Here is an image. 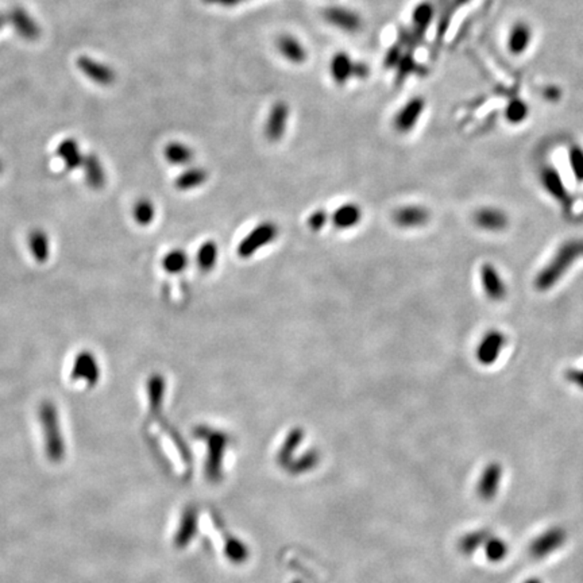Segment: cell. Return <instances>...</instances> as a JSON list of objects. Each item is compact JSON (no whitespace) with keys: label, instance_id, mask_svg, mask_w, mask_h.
<instances>
[{"label":"cell","instance_id":"cell-1","mask_svg":"<svg viewBox=\"0 0 583 583\" xmlns=\"http://www.w3.org/2000/svg\"><path fill=\"white\" fill-rule=\"evenodd\" d=\"M580 254H583V241H570L563 245L554 255L553 261H550V263L536 277L537 289L546 290L553 288L559 278L564 276Z\"/></svg>","mask_w":583,"mask_h":583},{"label":"cell","instance_id":"cell-2","mask_svg":"<svg viewBox=\"0 0 583 583\" xmlns=\"http://www.w3.org/2000/svg\"><path fill=\"white\" fill-rule=\"evenodd\" d=\"M38 417L45 436L46 455L50 461L59 462L65 455V443L56 405L52 401L42 402L38 411Z\"/></svg>","mask_w":583,"mask_h":583},{"label":"cell","instance_id":"cell-3","mask_svg":"<svg viewBox=\"0 0 583 583\" xmlns=\"http://www.w3.org/2000/svg\"><path fill=\"white\" fill-rule=\"evenodd\" d=\"M100 376L102 369L96 355L89 350H82L77 353L71 370L72 381H83L89 388H92L99 384Z\"/></svg>","mask_w":583,"mask_h":583},{"label":"cell","instance_id":"cell-4","mask_svg":"<svg viewBox=\"0 0 583 583\" xmlns=\"http://www.w3.org/2000/svg\"><path fill=\"white\" fill-rule=\"evenodd\" d=\"M278 235L277 225L275 223L265 222L257 225L250 234L239 243L238 254L242 258H249L263 246L272 243Z\"/></svg>","mask_w":583,"mask_h":583},{"label":"cell","instance_id":"cell-5","mask_svg":"<svg viewBox=\"0 0 583 583\" xmlns=\"http://www.w3.org/2000/svg\"><path fill=\"white\" fill-rule=\"evenodd\" d=\"M7 21L11 24L17 34L26 41H35L41 35L39 25L21 6H15L10 10Z\"/></svg>","mask_w":583,"mask_h":583},{"label":"cell","instance_id":"cell-6","mask_svg":"<svg viewBox=\"0 0 583 583\" xmlns=\"http://www.w3.org/2000/svg\"><path fill=\"white\" fill-rule=\"evenodd\" d=\"M77 66L84 75L93 83L111 85L116 80V73L110 65L96 61L91 57L82 56L77 59Z\"/></svg>","mask_w":583,"mask_h":583},{"label":"cell","instance_id":"cell-7","mask_svg":"<svg viewBox=\"0 0 583 583\" xmlns=\"http://www.w3.org/2000/svg\"><path fill=\"white\" fill-rule=\"evenodd\" d=\"M289 116V107L284 102L276 103L269 112L266 126H265V136L272 142H277L284 137L286 123Z\"/></svg>","mask_w":583,"mask_h":583},{"label":"cell","instance_id":"cell-8","mask_svg":"<svg viewBox=\"0 0 583 583\" xmlns=\"http://www.w3.org/2000/svg\"><path fill=\"white\" fill-rule=\"evenodd\" d=\"M505 344V336L503 333L499 331H492L486 333L483 339L481 340L478 350H476V358L482 364H492L499 360L501 351Z\"/></svg>","mask_w":583,"mask_h":583},{"label":"cell","instance_id":"cell-9","mask_svg":"<svg viewBox=\"0 0 583 583\" xmlns=\"http://www.w3.org/2000/svg\"><path fill=\"white\" fill-rule=\"evenodd\" d=\"M324 18L328 24L349 33H355L362 26L360 15L343 7H328L324 11Z\"/></svg>","mask_w":583,"mask_h":583},{"label":"cell","instance_id":"cell-10","mask_svg":"<svg viewBox=\"0 0 583 583\" xmlns=\"http://www.w3.org/2000/svg\"><path fill=\"white\" fill-rule=\"evenodd\" d=\"M481 282L485 293L492 300H501L506 295V286L500 273L492 265H483L481 269Z\"/></svg>","mask_w":583,"mask_h":583},{"label":"cell","instance_id":"cell-11","mask_svg":"<svg viewBox=\"0 0 583 583\" xmlns=\"http://www.w3.org/2000/svg\"><path fill=\"white\" fill-rule=\"evenodd\" d=\"M165 389H167V384H165L164 376H161L158 373H154L149 377L146 390H147L150 414L153 416H160V414H161V409H163V405H164Z\"/></svg>","mask_w":583,"mask_h":583},{"label":"cell","instance_id":"cell-12","mask_svg":"<svg viewBox=\"0 0 583 583\" xmlns=\"http://www.w3.org/2000/svg\"><path fill=\"white\" fill-rule=\"evenodd\" d=\"M424 109L423 99L416 98L412 99L409 103H407L402 110L396 115L394 119V127L400 133H408L412 130V127L416 124L417 119Z\"/></svg>","mask_w":583,"mask_h":583},{"label":"cell","instance_id":"cell-13","mask_svg":"<svg viewBox=\"0 0 583 583\" xmlns=\"http://www.w3.org/2000/svg\"><path fill=\"white\" fill-rule=\"evenodd\" d=\"M393 219L397 225L402 228H416L429 221V212L424 207L411 205L397 210Z\"/></svg>","mask_w":583,"mask_h":583},{"label":"cell","instance_id":"cell-14","mask_svg":"<svg viewBox=\"0 0 583 583\" xmlns=\"http://www.w3.org/2000/svg\"><path fill=\"white\" fill-rule=\"evenodd\" d=\"M84 177L89 188L102 189L106 185V172L100 160L95 154H86L83 161Z\"/></svg>","mask_w":583,"mask_h":583},{"label":"cell","instance_id":"cell-15","mask_svg":"<svg viewBox=\"0 0 583 583\" xmlns=\"http://www.w3.org/2000/svg\"><path fill=\"white\" fill-rule=\"evenodd\" d=\"M57 156L64 163L66 170H75L83 167L84 157L77 140L73 138L64 139L57 147Z\"/></svg>","mask_w":583,"mask_h":583},{"label":"cell","instance_id":"cell-16","mask_svg":"<svg viewBox=\"0 0 583 583\" xmlns=\"http://www.w3.org/2000/svg\"><path fill=\"white\" fill-rule=\"evenodd\" d=\"M475 223L486 231H501L508 225V216L499 208H482L475 214Z\"/></svg>","mask_w":583,"mask_h":583},{"label":"cell","instance_id":"cell-17","mask_svg":"<svg viewBox=\"0 0 583 583\" xmlns=\"http://www.w3.org/2000/svg\"><path fill=\"white\" fill-rule=\"evenodd\" d=\"M28 250L38 263H45L50 255V241L44 230H33L28 234Z\"/></svg>","mask_w":583,"mask_h":583},{"label":"cell","instance_id":"cell-18","mask_svg":"<svg viewBox=\"0 0 583 583\" xmlns=\"http://www.w3.org/2000/svg\"><path fill=\"white\" fill-rule=\"evenodd\" d=\"M278 52L288 61L302 64L306 59V48L292 35H282L277 39Z\"/></svg>","mask_w":583,"mask_h":583},{"label":"cell","instance_id":"cell-19","mask_svg":"<svg viewBox=\"0 0 583 583\" xmlns=\"http://www.w3.org/2000/svg\"><path fill=\"white\" fill-rule=\"evenodd\" d=\"M362 211L357 204H343L339 207L333 215V223L339 230L353 228L361 222Z\"/></svg>","mask_w":583,"mask_h":583},{"label":"cell","instance_id":"cell-20","mask_svg":"<svg viewBox=\"0 0 583 583\" xmlns=\"http://www.w3.org/2000/svg\"><path fill=\"white\" fill-rule=\"evenodd\" d=\"M353 69H354V62L346 53H337L333 57L330 71H331L333 82L337 84L349 82V79L353 77Z\"/></svg>","mask_w":583,"mask_h":583},{"label":"cell","instance_id":"cell-21","mask_svg":"<svg viewBox=\"0 0 583 583\" xmlns=\"http://www.w3.org/2000/svg\"><path fill=\"white\" fill-rule=\"evenodd\" d=\"M208 178V173L201 167H191L183 172L176 180V188L180 191H189L198 188Z\"/></svg>","mask_w":583,"mask_h":583},{"label":"cell","instance_id":"cell-22","mask_svg":"<svg viewBox=\"0 0 583 583\" xmlns=\"http://www.w3.org/2000/svg\"><path fill=\"white\" fill-rule=\"evenodd\" d=\"M165 158L172 165H187L194 158V151L184 143L172 142L165 147Z\"/></svg>","mask_w":583,"mask_h":583},{"label":"cell","instance_id":"cell-23","mask_svg":"<svg viewBox=\"0 0 583 583\" xmlns=\"http://www.w3.org/2000/svg\"><path fill=\"white\" fill-rule=\"evenodd\" d=\"M218 254L219 251L215 242L208 241L201 245L197 252V265L203 273H208L215 268L218 262Z\"/></svg>","mask_w":583,"mask_h":583},{"label":"cell","instance_id":"cell-24","mask_svg":"<svg viewBox=\"0 0 583 583\" xmlns=\"http://www.w3.org/2000/svg\"><path fill=\"white\" fill-rule=\"evenodd\" d=\"M188 262L189 259H188L187 252L176 249V250L169 251L164 257L163 268L169 275H180L187 269Z\"/></svg>","mask_w":583,"mask_h":583},{"label":"cell","instance_id":"cell-25","mask_svg":"<svg viewBox=\"0 0 583 583\" xmlns=\"http://www.w3.org/2000/svg\"><path fill=\"white\" fill-rule=\"evenodd\" d=\"M133 216H134V221L138 223L139 225L146 227L150 223H153L154 218H156V207L150 200L140 198L134 205Z\"/></svg>","mask_w":583,"mask_h":583},{"label":"cell","instance_id":"cell-26","mask_svg":"<svg viewBox=\"0 0 583 583\" xmlns=\"http://www.w3.org/2000/svg\"><path fill=\"white\" fill-rule=\"evenodd\" d=\"M543 183L547 191L555 197L556 200L563 201L566 198V191L563 187V183L560 181L559 176L554 170H546L543 174Z\"/></svg>","mask_w":583,"mask_h":583},{"label":"cell","instance_id":"cell-27","mask_svg":"<svg viewBox=\"0 0 583 583\" xmlns=\"http://www.w3.org/2000/svg\"><path fill=\"white\" fill-rule=\"evenodd\" d=\"M397 66H398V69H397L396 83L398 84L401 83L411 72L415 71L416 64H415V61H414V58H412L411 55H407V56L401 57V59L398 61Z\"/></svg>","mask_w":583,"mask_h":583},{"label":"cell","instance_id":"cell-28","mask_svg":"<svg viewBox=\"0 0 583 583\" xmlns=\"http://www.w3.org/2000/svg\"><path fill=\"white\" fill-rule=\"evenodd\" d=\"M327 222H328V214L324 210L315 211L308 219V224H309L311 230H313V231H320Z\"/></svg>","mask_w":583,"mask_h":583},{"label":"cell","instance_id":"cell-29","mask_svg":"<svg viewBox=\"0 0 583 583\" xmlns=\"http://www.w3.org/2000/svg\"><path fill=\"white\" fill-rule=\"evenodd\" d=\"M527 30H524V28H519L517 30H515L513 31V34H512V39H510V42H512V46H513V49L515 50H523L524 48H526V42H527Z\"/></svg>","mask_w":583,"mask_h":583},{"label":"cell","instance_id":"cell-30","mask_svg":"<svg viewBox=\"0 0 583 583\" xmlns=\"http://www.w3.org/2000/svg\"><path fill=\"white\" fill-rule=\"evenodd\" d=\"M571 167H574V174L578 180H583V151L574 150L571 153Z\"/></svg>","mask_w":583,"mask_h":583},{"label":"cell","instance_id":"cell-31","mask_svg":"<svg viewBox=\"0 0 583 583\" xmlns=\"http://www.w3.org/2000/svg\"><path fill=\"white\" fill-rule=\"evenodd\" d=\"M401 46L397 44V45H394L393 48H390L388 50V53H387V56H385V66L387 68H393V66H396L397 64H398V61L401 59Z\"/></svg>","mask_w":583,"mask_h":583},{"label":"cell","instance_id":"cell-32","mask_svg":"<svg viewBox=\"0 0 583 583\" xmlns=\"http://www.w3.org/2000/svg\"><path fill=\"white\" fill-rule=\"evenodd\" d=\"M567 380L574 385L583 389V369L582 370H570L567 373Z\"/></svg>","mask_w":583,"mask_h":583},{"label":"cell","instance_id":"cell-33","mask_svg":"<svg viewBox=\"0 0 583 583\" xmlns=\"http://www.w3.org/2000/svg\"><path fill=\"white\" fill-rule=\"evenodd\" d=\"M369 76V68L367 65H364L363 62H358L354 64V69H353V77H358V79H366Z\"/></svg>","mask_w":583,"mask_h":583},{"label":"cell","instance_id":"cell-34","mask_svg":"<svg viewBox=\"0 0 583 583\" xmlns=\"http://www.w3.org/2000/svg\"><path fill=\"white\" fill-rule=\"evenodd\" d=\"M208 4H218V6H223V7H231V6H237L245 0H204Z\"/></svg>","mask_w":583,"mask_h":583},{"label":"cell","instance_id":"cell-35","mask_svg":"<svg viewBox=\"0 0 583 583\" xmlns=\"http://www.w3.org/2000/svg\"><path fill=\"white\" fill-rule=\"evenodd\" d=\"M6 22H7V17H4L3 14H0V30L4 28V25H6Z\"/></svg>","mask_w":583,"mask_h":583},{"label":"cell","instance_id":"cell-36","mask_svg":"<svg viewBox=\"0 0 583 583\" xmlns=\"http://www.w3.org/2000/svg\"><path fill=\"white\" fill-rule=\"evenodd\" d=\"M1 172H3V163L0 161V173H1Z\"/></svg>","mask_w":583,"mask_h":583},{"label":"cell","instance_id":"cell-37","mask_svg":"<svg viewBox=\"0 0 583 583\" xmlns=\"http://www.w3.org/2000/svg\"><path fill=\"white\" fill-rule=\"evenodd\" d=\"M530 583H535V582H530Z\"/></svg>","mask_w":583,"mask_h":583}]
</instances>
